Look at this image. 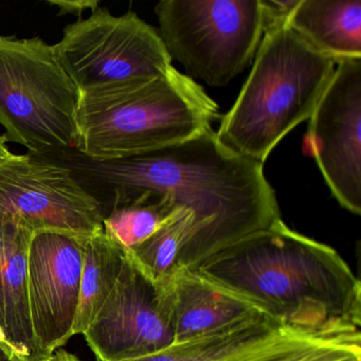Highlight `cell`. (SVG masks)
Here are the masks:
<instances>
[{"label":"cell","instance_id":"3957f363","mask_svg":"<svg viewBox=\"0 0 361 361\" xmlns=\"http://www.w3.org/2000/svg\"><path fill=\"white\" fill-rule=\"evenodd\" d=\"M219 107L174 66L159 77L80 92L75 151L94 159L149 153L200 136Z\"/></svg>","mask_w":361,"mask_h":361},{"label":"cell","instance_id":"7a4b0ae2","mask_svg":"<svg viewBox=\"0 0 361 361\" xmlns=\"http://www.w3.org/2000/svg\"><path fill=\"white\" fill-rule=\"evenodd\" d=\"M194 270L286 329L319 337L360 333V281L335 249L282 219Z\"/></svg>","mask_w":361,"mask_h":361},{"label":"cell","instance_id":"2e32d148","mask_svg":"<svg viewBox=\"0 0 361 361\" xmlns=\"http://www.w3.org/2000/svg\"><path fill=\"white\" fill-rule=\"evenodd\" d=\"M126 250L104 230L87 238L84 250L81 290L73 335L85 333L119 279Z\"/></svg>","mask_w":361,"mask_h":361},{"label":"cell","instance_id":"ffe728a7","mask_svg":"<svg viewBox=\"0 0 361 361\" xmlns=\"http://www.w3.org/2000/svg\"><path fill=\"white\" fill-rule=\"evenodd\" d=\"M50 5L56 6L59 8V14H75L81 18L82 13L86 10H94L99 7V1H92V0H86V1H48Z\"/></svg>","mask_w":361,"mask_h":361},{"label":"cell","instance_id":"ba28073f","mask_svg":"<svg viewBox=\"0 0 361 361\" xmlns=\"http://www.w3.org/2000/svg\"><path fill=\"white\" fill-rule=\"evenodd\" d=\"M103 219L98 200L51 158L12 154L0 160V224L88 238L103 229Z\"/></svg>","mask_w":361,"mask_h":361},{"label":"cell","instance_id":"603a6c76","mask_svg":"<svg viewBox=\"0 0 361 361\" xmlns=\"http://www.w3.org/2000/svg\"><path fill=\"white\" fill-rule=\"evenodd\" d=\"M10 149L7 147V141L4 138V136H0V160L5 159V158L9 157L12 155Z\"/></svg>","mask_w":361,"mask_h":361},{"label":"cell","instance_id":"7c38bea8","mask_svg":"<svg viewBox=\"0 0 361 361\" xmlns=\"http://www.w3.org/2000/svg\"><path fill=\"white\" fill-rule=\"evenodd\" d=\"M33 234L16 221L0 224V340L20 361H46L35 339L29 301Z\"/></svg>","mask_w":361,"mask_h":361},{"label":"cell","instance_id":"9c48e42d","mask_svg":"<svg viewBox=\"0 0 361 361\" xmlns=\"http://www.w3.org/2000/svg\"><path fill=\"white\" fill-rule=\"evenodd\" d=\"M172 278L154 282L126 252L113 291L83 334L97 360H132L174 344Z\"/></svg>","mask_w":361,"mask_h":361},{"label":"cell","instance_id":"e0dca14e","mask_svg":"<svg viewBox=\"0 0 361 361\" xmlns=\"http://www.w3.org/2000/svg\"><path fill=\"white\" fill-rule=\"evenodd\" d=\"M183 209L170 198L152 196L107 213L103 219V230L124 250L130 251L151 238Z\"/></svg>","mask_w":361,"mask_h":361},{"label":"cell","instance_id":"30bf717a","mask_svg":"<svg viewBox=\"0 0 361 361\" xmlns=\"http://www.w3.org/2000/svg\"><path fill=\"white\" fill-rule=\"evenodd\" d=\"M305 151L338 204L361 214V59L338 63L310 117Z\"/></svg>","mask_w":361,"mask_h":361},{"label":"cell","instance_id":"9a60e30c","mask_svg":"<svg viewBox=\"0 0 361 361\" xmlns=\"http://www.w3.org/2000/svg\"><path fill=\"white\" fill-rule=\"evenodd\" d=\"M291 331H297L286 329L268 317H261L219 333L172 344L149 356L126 361H238Z\"/></svg>","mask_w":361,"mask_h":361},{"label":"cell","instance_id":"4fadbf2b","mask_svg":"<svg viewBox=\"0 0 361 361\" xmlns=\"http://www.w3.org/2000/svg\"><path fill=\"white\" fill-rule=\"evenodd\" d=\"M172 295L174 343L267 317L244 298L189 268L175 270Z\"/></svg>","mask_w":361,"mask_h":361},{"label":"cell","instance_id":"6da1fadb","mask_svg":"<svg viewBox=\"0 0 361 361\" xmlns=\"http://www.w3.org/2000/svg\"><path fill=\"white\" fill-rule=\"evenodd\" d=\"M73 172L103 215L152 196L170 198L194 216L177 268L202 262L281 219L263 164L224 147L216 132L149 153L94 159L75 149L46 156Z\"/></svg>","mask_w":361,"mask_h":361},{"label":"cell","instance_id":"d6986e66","mask_svg":"<svg viewBox=\"0 0 361 361\" xmlns=\"http://www.w3.org/2000/svg\"><path fill=\"white\" fill-rule=\"evenodd\" d=\"M238 361H361V334L279 340Z\"/></svg>","mask_w":361,"mask_h":361},{"label":"cell","instance_id":"ac0fdd59","mask_svg":"<svg viewBox=\"0 0 361 361\" xmlns=\"http://www.w3.org/2000/svg\"><path fill=\"white\" fill-rule=\"evenodd\" d=\"M193 225V214L183 209L151 238L126 252L154 282H164L172 278L177 269L179 253L189 240Z\"/></svg>","mask_w":361,"mask_h":361},{"label":"cell","instance_id":"5bb4252c","mask_svg":"<svg viewBox=\"0 0 361 361\" xmlns=\"http://www.w3.org/2000/svg\"><path fill=\"white\" fill-rule=\"evenodd\" d=\"M287 27L336 65L361 59V0H300Z\"/></svg>","mask_w":361,"mask_h":361},{"label":"cell","instance_id":"8992f818","mask_svg":"<svg viewBox=\"0 0 361 361\" xmlns=\"http://www.w3.org/2000/svg\"><path fill=\"white\" fill-rule=\"evenodd\" d=\"M155 14L171 60L211 87L243 73L265 35L262 0H162Z\"/></svg>","mask_w":361,"mask_h":361},{"label":"cell","instance_id":"44dd1931","mask_svg":"<svg viewBox=\"0 0 361 361\" xmlns=\"http://www.w3.org/2000/svg\"><path fill=\"white\" fill-rule=\"evenodd\" d=\"M46 361H80V359L66 350H61L54 353Z\"/></svg>","mask_w":361,"mask_h":361},{"label":"cell","instance_id":"277c9868","mask_svg":"<svg viewBox=\"0 0 361 361\" xmlns=\"http://www.w3.org/2000/svg\"><path fill=\"white\" fill-rule=\"evenodd\" d=\"M336 63L287 25L266 31L248 79L216 132L224 147L263 164L272 149L310 119Z\"/></svg>","mask_w":361,"mask_h":361},{"label":"cell","instance_id":"8fae6325","mask_svg":"<svg viewBox=\"0 0 361 361\" xmlns=\"http://www.w3.org/2000/svg\"><path fill=\"white\" fill-rule=\"evenodd\" d=\"M88 238L41 231L31 238L29 301L35 339L45 360L75 336Z\"/></svg>","mask_w":361,"mask_h":361},{"label":"cell","instance_id":"5b68a950","mask_svg":"<svg viewBox=\"0 0 361 361\" xmlns=\"http://www.w3.org/2000/svg\"><path fill=\"white\" fill-rule=\"evenodd\" d=\"M80 90L39 37L0 35V126L7 142L37 156L75 149Z\"/></svg>","mask_w":361,"mask_h":361},{"label":"cell","instance_id":"52a82bcc","mask_svg":"<svg viewBox=\"0 0 361 361\" xmlns=\"http://www.w3.org/2000/svg\"><path fill=\"white\" fill-rule=\"evenodd\" d=\"M54 54L82 90L164 75L172 68L158 31L134 12L116 16L99 6L67 25Z\"/></svg>","mask_w":361,"mask_h":361},{"label":"cell","instance_id":"7402d4cb","mask_svg":"<svg viewBox=\"0 0 361 361\" xmlns=\"http://www.w3.org/2000/svg\"><path fill=\"white\" fill-rule=\"evenodd\" d=\"M0 361H20L1 340H0Z\"/></svg>","mask_w":361,"mask_h":361}]
</instances>
